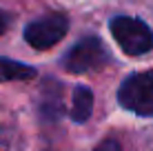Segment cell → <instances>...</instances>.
<instances>
[{
    "label": "cell",
    "mask_w": 153,
    "mask_h": 151,
    "mask_svg": "<svg viewBox=\"0 0 153 151\" xmlns=\"http://www.w3.org/2000/svg\"><path fill=\"white\" fill-rule=\"evenodd\" d=\"M111 33L120 49L129 56H142L153 49V31L138 18L118 16L111 20Z\"/></svg>",
    "instance_id": "6da1fadb"
},
{
    "label": "cell",
    "mask_w": 153,
    "mask_h": 151,
    "mask_svg": "<svg viewBox=\"0 0 153 151\" xmlns=\"http://www.w3.org/2000/svg\"><path fill=\"white\" fill-rule=\"evenodd\" d=\"M118 102L138 116H153V71L131 74L120 85Z\"/></svg>",
    "instance_id": "7a4b0ae2"
},
{
    "label": "cell",
    "mask_w": 153,
    "mask_h": 151,
    "mask_svg": "<svg viewBox=\"0 0 153 151\" xmlns=\"http://www.w3.org/2000/svg\"><path fill=\"white\" fill-rule=\"evenodd\" d=\"M109 62V54L100 38L89 36L82 38L65 58V69L71 74H87V71H98Z\"/></svg>",
    "instance_id": "3957f363"
},
{
    "label": "cell",
    "mask_w": 153,
    "mask_h": 151,
    "mask_svg": "<svg viewBox=\"0 0 153 151\" xmlns=\"http://www.w3.org/2000/svg\"><path fill=\"white\" fill-rule=\"evenodd\" d=\"M67 29H69V20L62 13H49L42 16V18L33 20L27 25L25 29V40L38 51L51 49L53 45H58L65 38Z\"/></svg>",
    "instance_id": "277c9868"
},
{
    "label": "cell",
    "mask_w": 153,
    "mask_h": 151,
    "mask_svg": "<svg viewBox=\"0 0 153 151\" xmlns=\"http://www.w3.org/2000/svg\"><path fill=\"white\" fill-rule=\"evenodd\" d=\"M73 105H71V118L76 122H87L89 116L93 111V93L89 87L84 85H78L73 89Z\"/></svg>",
    "instance_id": "5b68a950"
},
{
    "label": "cell",
    "mask_w": 153,
    "mask_h": 151,
    "mask_svg": "<svg viewBox=\"0 0 153 151\" xmlns=\"http://www.w3.org/2000/svg\"><path fill=\"white\" fill-rule=\"evenodd\" d=\"M36 78V69L22 62H16L9 58H0V82L9 80H31Z\"/></svg>",
    "instance_id": "8992f818"
},
{
    "label": "cell",
    "mask_w": 153,
    "mask_h": 151,
    "mask_svg": "<svg viewBox=\"0 0 153 151\" xmlns=\"http://www.w3.org/2000/svg\"><path fill=\"white\" fill-rule=\"evenodd\" d=\"M51 89H45V96H42L40 102V111L47 120H56L62 113V96H60V87L58 85H49Z\"/></svg>",
    "instance_id": "52a82bcc"
},
{
    "label": "cell",
    "mask_w": 153,
    "mask_h": 151,
    "mask_svg": "<svg viewBox=\"0 0 153 151\" xmlns=\"http://www.w3.org/2000/svg\"><path fill=\"white\" fill-rule=\"evenodd\" d=\"M93 151H122V147H120V142H118V140L109 138V140H102V142H100Z\"/></svg>",
    "instance_id": "ba28073f"
},
{
    "label": "cell",
    "mask_w": 153,
    "mask_h": 151,
    "mask_svg": "<svg viewBox=\"0 0 153 151\" xmlns=\"http://www.w3.org/2000/svg\"><path fill=\"white\" fill-rule=\"evenodd\" d=\"M7 25H9V18H7V16H4L2 11H0V36L7 31Z\"/></svg>",
    "instance_id": "9c48e42d"
}]
</instances>
